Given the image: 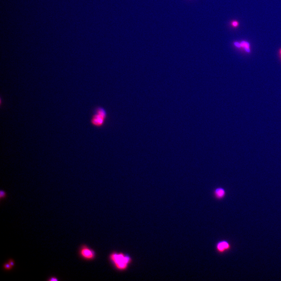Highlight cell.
I'll use <instances>...</instances> for the list:
<instances>
[{"label": "cell", "instance_id": "cell-1", "mask_svg": "<svg viewBox=\"0 0 281 281\" xmlns=\"http://www.w3.org/2000/svg\"><path fill=\"white\" fill-rule=\"evenodd\" d=\"M108 259L113 267L120 272L127 270L133 261L129 255L122 252H112L109 256Z\"/></svg>", "mask_w": 281, "mask_h": 281}, {"label": "cell", "instance_id": "cell-2", "mask_svg": "<svg viewBox=\"0 0 281 281\" xmlns=\"http://www.w3.org/2000/svg\"><path fill=\"white\" fill-rule=\"evenodd\" d=\"M78 253L81 258L86 261H93L96 258V253L95 251L86 245H81Z\"/></svg>", "mask_w": 281, "mask_h": 281}, {"label": "cell", "instance_id": "cell-3", "mask_svg": "<svg viewBox=\"0 0 281 281\" xmlns=\"http://www.w3.org/2000/svg\"><path fill=\"white\" fill-rule=\"evenodd\" d=\"M107 119V118L103 116L93 112L91 119V123L95 127L101 128L105 124Z\"/></svg>", "mask_w": 281, "mask_h": 281}, {"label": "cell", "instance_id": "cell-4", "mask_svg": "<svg viewBox=\"0 0 281 281\" xmlns=\"http://www.w3.org/2000/svg\"><path fill=\"white\" fill-rule=\"evenodd\" d=\"M230 248L229 243L226 241H221L218 242L216 245V250L219 253H222L229 250Z\"/></svg>", "mask_w": 281, "mask_h": 281}, {"label": "cell", "instance_id": "cell-5", "mask_svg": "<svg viewBox=\"0 0 281 281\" xmlns=\"http://www.w3.org/2000/svg\"><path fill=\"white\" fill-rule=\"evenodd\" d=\"M214 194L216 198L221 199L225 196V191L223 188H218L215 190Z\"/></svg>", "mask_w": 281, "mask_h": 281}, {"label": "cell", "instance_id": "cell-6", "mask_svg": "<svg viewBox=\"0 0 281 281\" xmlns=\"http://www.w3.org/2000/svg\"><path fill=\"white\" fill-rule=\"evenodd\" d=\"M241 47L244 48L246 52H250V45L248 42L243 41L241 43Z\"/></svg>", "mask_w": 281, "mask_h": 281}, {"label": "cell", "instance_id": "cell-7", "mask_svg": "<svg viewBox=\"0 0 281 281\" xmlns=\"http://www.w3.org/2000/svg\"><path fill=\"white\" fill-rule=\"evenodd\" d=\"M3 268L5 270L10 271L11 270H12L13 268L11 266L10 264L8 262L5 263V264H4Z\"/></svg>", "mask_w": 281, "mask_h": 281}, {"label": "cell", "instance_id": "cell-8", "mask_svg": "<svg viewBox=\"0 0 281 281\" xmlns=\"http://www.w3.org/2000/svg\"><path fill=\"white\" fill-rule=\"evenodd\" d=\"M9 264H10L11 266L13 268L15 266V262L12 259H10L8 260V262Z\"/></svg>", "mask_w": 281, "mask_h": 281}, {"label": "cell", "instance_id": "cell-9", "mask_svg": "<svg viewBox=\"0 0 281 281\" xmlns=\"http://www.w3.org/2000/svg\"><path fill=\"white\" fill-rule=\"evenodd\" d=\"M47 280L48 281H59V279L56 277L52 276L50 277Z\"/></svg>", "mask_w": 281, "mask_h": 281}, {"label": "cell", "instance_id": "cell-10", "mask_svg": "<svg viewBox=\"0 0 281 281\" xmlns=\"http://www.w3.org/2000/svg\"><path fill=\"white\" fill-rule=\"evenodd\" d=\"M1 196V199H2V198H5V193L3 191H1V196Z\"/></svg>", "mask_w": 281, "mask_h": 281}, {"label": "cell", "instance_id": "cell-11", "mask_svg": "<svg viewBox=\"0 0 281 281\" xmlns=\"http://www.w3.org/2000/svg\"><path fill=\"white\" fill-rule=\"evenodd\" d=\"M234 45H235V46L238 47H241V43H239L238 42H235V43H234Z\"/></svg>", "mask_w": 281, "mask_h": 281}, {"label": "cell", "instance_id": "cell-12", "mask_svg": "<svg viewBox=\"0 0 281 281\" xmlns=\"http://www.w3.org/2000/svg\"><path fill=\"white\" fill-rule=\"evenodd\" d=\"M232 25L234 27H236V26L238 25V23L237 22L234 21L233 23H232Z\"/></svg>", "mask_w": 281, "mask_h": 281}, {"label": "cell", "instance_id": "cell-13", "mask_svg": "<svg viewBox=\"0 0 281 281\" xmlns=\"http://www.w3.org/2000/svg\"><path fill=\"white\" fill-rule=\"evenodd\" d=\"M279 53H280V54L281 56V49H280V50H279Z\"/></svg>", "mask_w": 281, "mask_h": 281}]
</instances>
